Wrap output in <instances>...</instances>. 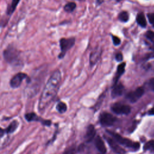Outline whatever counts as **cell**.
I'll use <instances>...</instances> for the list:
<instances>
[{"mask_svg": "<svg viewBox=\"0 0 154 154\" xmlns=\"http://www.w3.org/2000/svg\"><path fill=\"white\" fill-rule=\"evenodd\" d=\"M61 79V75L59 70H55L48 79L39 99L38 109L40 112L44 111L55 97L59 89Z\"/></svg>", "mask_w": 154, "mask_h": 154, "instance_id": "obj_1", "label": "cell"}, {"mask_svg": "<svg viewBox=\"0 0 154 154\" xmlns=\"http://www.w3.org/2000/svg\"><path fill=\"white\" fill-rule=\"evenodd\" d=\"M4 60L14 67L22 66L23 64L21 52L13 45L9 44L2 53Z\"/></svg>", "mask_w": 154, "mask_h": 154, "instance_id": "obj_2", "label": "cell"}, {"mask_svg": "<svg viewBox=\"0 0 154 154\" xmlns=\"http://www.w3.org/2000/svg\"><path fill=\"white\" fill-rule=\"evenodd\" d=\"M59 42L60 47V53L59 54L58 57L59 59H62L65 56L66 52L75 45V38H61Z\"/></svg>", "mask_w": 154, "mask_h": 154, "instance_id": "obj_3", "label": "cell"}, {"mask_svg": "<svg viewBox=\"0 0 154 154\" xmlns=\"http://www.w3.org/2000/svg\"><path fill=\"white\" fill-rule=\"evenodd\" d=\"M110 134L114 137L116 141L122 146L131 148L134 150H138L140 148V144L138 143L134 142L131 140L123 137L120 135L114 132H110Z\"/></svg>", "mask_w": 154, "mask_h": 154, "instance_id": "obj_4", "label": "cell"}, {"mask_svg": "<svg viewBox=\"0 0 154 154\" xmlns=\"http://www.w3.org/2000/svg\"><path fill=\"white\" fill-rule=\"evenodd\" d=\"M26 80V82L28 83L30 81V78L28 75L23 72H18L14 75L10 81V85L12 88H19L23 80Z\"/></svg>", "mask_w": 154, "mask_h": 154, "instance_id": "obj_5", "label": "cell"}, {"mask_svg": "<svg viewBox=\"0 0 154 154\" xmlns=\"http://www.w3.org/2000/svg\"><path fill=\"white\" fill-rule=\"evenodd\" d=\"M24 117L25 120L28 122H39L43 126H50L52 124V122L50 120L47 119H43L39 116H38L36 113L34 112H28L24 115Z\"/></svg>", "mask_w": 154, "mask_h": 154, "instance_id": "obj_6", "label": "cell"}, {"mask_svg": "<svg viewBox=\"0 0 154 154\" xmlns=\"http://www.w3.org/2000/svg\"><path fill=\"white\" fill-rule=\"evenodd\" d=\"M99 121L102 126H110L114 124L116 118L111 114L104 112L100 115Z\"/></svg>", "mask_w": 154, "mask_h": 154, "instance_id": "obj_7", "label": "cell"}, {"mask_svg": "<svg viewBox=\"0 0 154 154\" xmlns=\"http://www.w3.org/2000/svg\"><path fill=\"white\" fill-rule=\"evenodd\" d=\"M111 110L117 114L127 115L131 112V107L125 104L116 103L111 106Z\"/></svg>", "mask_w": 154, "mask_h": 154, "instance_id": "obj_8", "label": "cell"}, {"mask_svg": "<svg viewBox=\"0 0 154 154\" xmlns=\"http://www.w3.org/2000/svg\"><path fill=\"white\" fill-rule=\"evenodd\" d=\"M144 92V90L143 87H138L134 91L129 93L126 96V98L129 101L132 103L135 102L143 95Z\"/></svg>", "mask_w": 154, "mask_h": 154, "instance_id": "obj_9", "label": "cell"}, {"mask_svg": "<svg viewBox=\"0 0 154 154\" xmlns=\"http://www.w3.org/2000/svg\"><path fill=\"white\" fill-rule=\"evenodd\" d=\"M102 49L99 47H97L94 48V49L91 52L89 58L91 66L94 65L98 61L102 54Z\"/></svg>", "mask_w": 154, "mask_h": 154, "instance_id": "obj_10", "label": "cell"}, {"mask_svg": "<svg viewBox=\"0 0 154 154\" xmlns=\"http://www.w3.org/2000/svg\"><path fill=\"white\" fill-rule=\"evenodd\" d=\"M20 1L21 0H11V2L8 5L6 11H5V15L7 16L10 18V17L13 15V14L15 11Z\"/></svg>", "mask_w": 154, "mask_h": 154, "instance_id": "obj_11", "label": "cell"}, {"mask_svg": "<svg viewBox=\"0 0 154 154\" xmlns=\"http://www.w3.org/2000/svg\"><path fill=\"white\" fill-rule=\"evenodd\" d=\"M124 91V87L121 83H116L111 90L112 97H117L120 96Z\"/></svg>", "mask_w": 154, "mask_h": 154, "instance_id": "obj_12", "label": "cell"}, {"mask_svg": "<svg viewBox=\"0 0 154 154\" xmlns=\"http://www.w3.org/2000/svg\"><path fill=\"white\" fill-rule=\"evenodd\" d=\"M106 141H108V144H109L110 147H111V149L116 153H119V154H124L125 153V150L121 147H120L118 144L116 143V142H115L113 140H112L111 138H109V137H106L105 138Z\"/></svg>", "mask_w": 154, "mask_h": 154, "instance_id": "obj_13", "label": "cell"}, {"mask_svg": "<svg viewBox=\"0 0 154 154\" xmlns=\"http://www.w3.org/2000/svg\"><path fill=\"white\" fill-rule=\"evenodd\" d=\"M95 146L97 148V149L102 153L105 154L106 152V149L105 147V145L104 144V142L103 141L102 139L100 138V137L97 136L95 139Z\"/></svg>", "mask_w": 154, "mask_h": 154, "instance_id": "obj_14", "label": "cell"}, {"mask_svg": "<svg viewBox=\"0 0 154 154\" xmlns=\"http://www.w3.org/2000/svg\"><path fill=\"white\" fill-rule=\"evenodd\" d=\"M95 135H96V130L94 126H93L92 125H89L87 128L85 136L86 140L87 141H91L94 138Z\"/></svg>", "mask_w": 154, "mask_h": 154, "instance_id": "obj_15", "label": "cell"}, {"mask_svg": "<svg viewBox=\"0 0 154 154\" xmlns=\"http://www.w3.org/2000/svg\"><path fill=\"white\" fill-rule=\"evenodd\" d=\"M125 66H126L125 63H122L118 66V67L117 68V72L116 73V76L114 78V84H116L118 82V79L122 76V75L124 73L125 69Z\"/></svg>", "mask_w": 154, "mask_h": 154, "instance_id": "obj_16", "label": "cell"}, {"mask_svg": "<svg viewBox=\"0 0 154 154\" xmlns=\"http://www.w3.org/2000/svg\"><path fill=\"white\" fill-rule=\"evenodd\" d=\"M136 22L138 25L142 28H145L147 26V21L143 13H139L136 17Z\"/></svg>", "mask_w": 154, "mask_h": 154, "instance_id": "obj_17", "label": "cell"}, {"mask_svg": "<svg viewBox=\"0 0 154 154\" xmlns=\"http://www.w3.org/2000/svg\"><path fill=\"white\" fill-rule=\"evenodd\" d=\"M19 125V123L17 120H13L10 123V125L6 128V129L7 130L8 134H12V133L14 132L17 129Z\"/></svg>", "mask_w": 154, "mask_h": 154, "instance_id": "obj_18", "label": "cell"}, {"mask_svg": "<svg viewBox=\"0 0 154 154\" xmlns=\"http://www.w3.org/2000/svg\"><path fill=\"white\" fill-rule=\"evenodd\" d=\"M76 7V4L75 2H67L66 3L63 8H64V10L67 12V13H72L73 12L75 8Z\"/></svg>", "mask_w": 154, "mask_h": 154, "instance_id": "obj_19", "label": "cell"}, {"mask_svg": "<svg viewBox=\"0 0 154 154\" xmlns=\"http://www.w3.org/2000/svg\"><path fill=\"white\" fill-rule=\"evenodd\" d=\"M56 109L59 113L63 114L67 111V105L64 102L60 101V102H58V103L57 104Z\"/></svg>", "mask_w": 154, "mask_h": 154, "instance_id": "obj_20", "label": "cell"}, {"mask_svg": "<svg viewBox=\"0 0 154 154\" xmlns=\"http://www.w3.org/2000/svg\"><path fill=\"white\" fill-rule=\"evenodd\" d=\"M129 13L126 11H121L118 16L119 20L122 22H127L129 20Z\"/></svg>", "mask_w": 154, "mask_h": 154, "instance_id": "obj_21", "label": "cell"}, {"mask_svg": "<svg viewBox=\"0 0 154 154\" xmlns=\"http://www.w3.org/2000/svg\"><path fill=\"white\" fill-rule=\"evenodd\" d=\"M10 20V17L8 16H4L2 17H0V28H4L7 26Z\"/></svg>", "mask_w": 154, "mask_h": 154, "instance_id": "obj_22", "label": "cell"}, {"mask_svg": "<svg viewBox=\"0 0 154 154\" xmlns=\"http://www.w3.org/2000/svg\"><path fill=\"white\" fill-rule=\"evenodd\" d=\"M144 149L154 151V140H150L147 142L144 146Z\"/></svg>", "mask_w": 154, "mask_h": 154, "instance_id": "obj_23", "label": "cell"}, {"mask_svg": "<svg viewBox=\"0 0 154 154\" xmlns=\"http://www.w3.org/2000/svg\"><path fill=\"white\" fill-rule=\"evenodd\" d=\"M145 37L149 40L153 42L154 41V31H147L145 34Z\"/></svg>", "mask_w": 154, "mask_h": 154, "instance_id": "obj_24", "label": "cell"}, {"mask_svg": "<svg viewBox=\"0 0 154 154\" xmlns=\"http://www.w3.org/2000/svg\"><path fill=\"white\" fill-rule=\"evenodd\" d=\"M147 17L149 23L154 28V13H149L147 14Z\"/></svg>", "mask_w": 154, "mask_h": 154, "instance_id": "obj_25", "label": "cell"}, {"mask_svg": "<svg viewBox=\"0 0 154 154\" xmlns=\"http://www.w3.org/2000/svg\"><path fill=\"white\" fill-rule=\"evenodd\" d=\"M112 37V43L115 46H118L121 43V40L119 37H118L116 35H111Z\"/></svg>", "mask_w": 154, "mask_h": 154, "instance_id": "obj_26", "label": "cell"}, {"mask_svg": "<svg viewBox=\"0 0 154 154\" xmlns=\"http://www.w3.org/2000/svg\"><path fill=\"white\" fill-rule=\"evenodd\" d=\"M75 151L76 150L74 147H70L64 151L63 154H75Z\"/></svg>", "mask_w": 154, "mask_h": 154, "instance_id": "obj_27", "label": "cell"}, {"mask_svg": "<svg viewBox=\"0 0 154 154\" xmlns=\"http://www.w3.org/2000/svg\"><path fill=\"white\" fill-rule=\"evenodd\" d=\"M115 58L117 61H122L123 60V55L121 52H118L116 54Z\"/></svg>", "mask_w": 154, "mask_h": 154, "instance_id": "obj_28", "label": "cell"}, {"mask_svg": "<svg viewBox=\"0 0 154 154\" xmlns=\"http://www.w3.org/2000/svg\"><path fill=\"white\" fill-rule=\"evenodd\" d=\"M6 134H8L7 129L6 128L3 129V128L0 127V138H2V137H4Z\"/></svg>", "mask_w": 154, "mask_h": 154, "instance_id": "obj_29", "label": "cell"}, {"mask_svg": "<svg viewBox=\"0 0 154 154\" xmlns=\"http://www.w3.org/2000/svg\"><path fill=\"white\" fill-rule=\"evenodd\" d=\"M149 85L150 88V89L154 91V78H152L150 79L149 82Z\"/></svg>", "mask_w": 154, "mask_h": 154, "instance_id": "obj_30", "label": "cell"}, {"mask_svg": "<svg viewBox=\"0 0 154 154\" xmlns=\"http://www.w3.org/2000/svg\"><path fill=\"white\" fill-rule=\"evenodd\" d=\"M148 114L149 115H154V106L152 107L149 111H148Z\"/></svg>", "mask_w": 154, "mask_h": 154, "instance_id": "obj_31", "label": "cell"}, {"mask_svg": "<svg viewBox=\"0 0 154 154\" xmlns=\"http://www.w3.org/2000/svg\"><path fill=\"white\" fill-rule=\"evenodd\" d=\"M151 49L154 52V41L152 42V45L151 46Z\"/></svg>", "mask_w": 154, "mask_h": 154, "instance_id": "obj_32", "label": "cell"}, {"mask_svg": "<svg viewBox=\"0 0 154 154\" xmlns=\"http://www.w3.org/2000/svg\"><path fill=\"white\" fill-rule=\"evenodd\" d=\"M96 1L97 2V3H98L99 4H100L102 3L103 1V0H96Z\"/></svg>", "mask_w": 154, "mask_h": 154, "instance_id": "obj_33", "label": "cell"}, {"mask_svg": "<svg viewBox=\"0 0 154 154\" xmlns=\"http://www.w3.org/2000/svg\"><path fill=\"white\" fill-rule=\"evenodd\" d=\"M77 1H85V0H77Z\"/></svg>", "mask_w": 154, "mask_h": 154, "instance_id": "obj_34", "label": "cell"}, {"mask_svg": "<svg viewBox=\"0 0 154 154\" xmlns=\"http://www.w3.org/2000/svg\"><path fill=\"white\" fill-rule=\"evenodd\" d=\"M0 17H1V16H0Z\"/></svg>", "mask_w": 154, "mask_h": 154, "instance_id": "obj_35", "label": "cell"}]
</instances>
